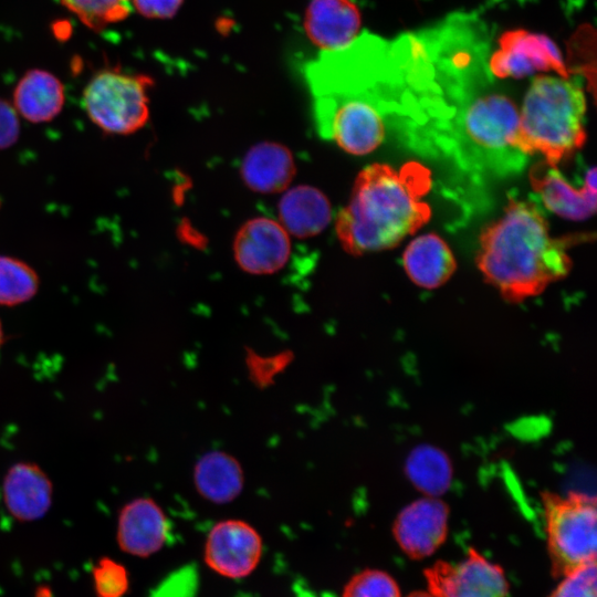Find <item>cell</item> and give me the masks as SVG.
Wrapping results in <instances>:
<instances>
[{"mask_svg": "<svg viewBox=\"0 0 597 597\" xmlns=\"http://www.w3.org/2000/svg\"><path fill=\"white\" fill-rule=\"evenodd\" d=\"M431 182L430 170L418 161L398 169L380 163L366 166L335 220L342 248L362 255L394 248L415 233L431 217L425 200Z\"/></svg>", "mask_w": 597, "mask_h": 597, "instance_id": "1", "label": "cell"}, {"mask_svg": "<svg viewBox=\"0 0 597 597\" xmlns=\"http://www.w3.org/2000/svg\"><path fill=\"white\" fill-rule=\"evenodd\" d=\"M573 240L551 237L535 202L511 198L503 214L481 232L476 264L504 300L522 302L568 274Z\"/></svg>", "mask_w": 597, "mask_h": 597, "instance_id": "2", "label": "cell"}, {"mask_svg": "<svg viewBox=\"0 0 597 597\" xmlns=\"http://www.w3.org/2000/svg\"><path fill=\"white\" fill-rule=\"evenodd\" d=\"M586 97L577 81L537 75L519 111L517 146L527 157L541 154L557 166L586 140Z\"/></svg>", "mask_w": 597, "mask_h": 597, "instance_id": "3", "label": "cell"}, {"mask_svg": "<svg viewBox=\"0 0 597 597\" xmlns=\"http://www.w3.org/2000/svg\"><path fill=\"white\" fill-rule=\"evenodd\" d=\"M519 109L506 95L484 92L464 97L449 126L450 146L472 169L507 174L527 159L517 146Z\"/></svg>", "mask_w": 597, "mask_h": 597, "instance_id": "4", "label": "cell"}, {"mask_svg": "<svg viewBox=\"0 0 597 597\" xmlns=\"http://www.w3.org/2000/svg\"><path fill=\"white\" fill-rule=\"evenodd\" d=\"M547 551L554 577H564L596 562V500L572 491L542 494Z\"/></svg>", "mask_w": 597, "mask_h": 597, "instance_id": "5", "label": "cell"}, {"mask_svg": "<svg viewBox=\"0 0 597 597\" xmlns=\"http://www.w3.org/2000/svg\"><path fill=\"white\" fill-rule=\"evenodd\" d=\"M153 80L119 69L96 73L83 92V106L93 124L116 135L133 134L149 118L148 92Z\"/></svg>", "mask_w": 597, "mask_h": 597, "instance_id": "6", "label": "cell"}, {"mask_svg": "<svg viewBox=\"0 0 597 597\" xmlns=\"http://www.w3.org/2000/svg\"><path fill=\"white\" fill-rule=\"evenodd\" d=\"M488 69L498 78H523L536 72H554L570 77L557 45L545 34L514 29L501 34Z\"/></svg>", "mask_w": 597, "mask_h": 597, "instance_id": "7", "label": "cell"}, {"mask_svg": "<svg viewBox=\"0 0 597 597\" xmlns=\"http://www.w3.org/2000/svg\"><path fill=\"white\" fill-rule=\"evenodd\" d=\"M428 590L439 597H507L509 583L503 569L474 548L455 564L436 562L425 570Z\"/></svg>", "mask_w": 597, "mask_h": 597, "instance_id": "8", "label": "cell"}, {"mask_svg": "<svg viewBox=\"0 0 597 597\" xmlns=\"http://www.w3.org/2000/svg\"><path fill=\"white\" fill-rule=\"evenodd\" d=\"M262 538L242 520H223L209 531L203 558L209 568L228 578L249 576L262 556Z\"/></svg>", "mask_w": 597, "mask_h": 597, "instance_id": "9", "label": "cell"}, {"mask_svg": "<svg viewBox=\"0 0 597 597\" xmlns=\"http://www.w3.org/2000/svg\"><path fill=\"white\" fill-rule=\"evenodd\" d=\"M449 509L437 496L408 504L397 515L392 533L402 552L412 559L432 555L446 541Z\"/></svg>", "mask_w": 597, "mask_h": 597, "instance_id": "10", "label": "cell"}, {"mask_svg": "<svg viewBox=\"0 0 597 597\" xmlns=\"http://www.w3.org/2000/svg\"><path fill=\"white\" fill-rule=\"evenodd\" d=\"M233 252L235 262L243 271L258 275L273 274L286 264L291 241L280 222L258 217L239 229Z\"/></svg>", "mask_w": 597, "mask_h": 597, "instance_id": "11", "label": "cell"}, {"mask_svg": "<svg viewBox=\"0 0 597 597\" xmlns=\"http://www.w3.org/2000/svg\"><path fill=\"white\" fill-rule=\"evenodd\" d=\"M530 181L543 205L565 219L585 220L596 211L594 167L586 171L582 186L575 187L561 174L557 166L544 160L531 169Z\"/></svg>", "mask_w": 597, "mask_h": 597, "instance_id": "12", "label": "cell"}, {"mask_svg": "<svg viewBox=\"0 0 597 597\" xmlns=\"http://www.w3.org/2000/svg\"><path fill=\"white\" fill-rule=\"evenodd\" d=\"M169 522L163 509L149 498H138L121 511L117 523V543L133 556L148 557L167 541Z\"/></svg>", "mask_w": 597, "mask_h": 597, "instance_id": "13", "label": "cell"}, {"mask_svg": "<svg viewBox=\"0 0 597 597\" xmlns=\"http://www.w3.org/2000/svg\"><path fill=\"white\" fill-rule=\"evenodd\" d=\"M362 15L353 0H311L304 15L308 39L322 51L342 49L359 36Z\"/></svg>", "mask_w": 597, "mask_h": 597, "instance_id": "14", "label": "cell"}, {"mask_svg": "<svg viewBox=\"0 0 597 597\" xmlns=\"http://www.w3.org/2000/svg\"><path fill=\"white\" fill-rule=\"evenodd\" d=\"M52 485L44 472L32 463H18L6 474L3 500L19 521H35L49 510Z\"/></svg>", "mask_w": 597, "mask_h": 597, "instance_id": "15", "label": "cell"}, {"mask_svg": "<svg viewBox=\"0 0 597 597\" xmlns=\"http://www.w3.org/2000/svg\"><path fill=\"white\" fill-rule=\"evenodd\" d=\"M244 184L255 192L276 193L283 191L295 175L291 151L283 145L263 142L254 145L241 165Z\"/></svg>", "mask_w": 597, "mask_h": 597, "instance_id": "16", "label": "cell"}, {"mask_svg": "<svg viewBox=\"0 0 597 597\" xmlns=\"http://www.w3.org/2000/svg\"><path fill=\"white\" fill-rule=\"evenodd\" d=\"M62 82L44 70H30L18 82L13 92V107L27 121L40 124L52 121L64 106Z\"/></svg>", "mask_w": 597, "mask_h": 597, "instance_id": "17", "label": "cell"}, {"mask_svg": "<svg viewBox=\"0 0 597 597\" xmlns=\"http://www.w3.org/2000/svg\"><path fill=\"white\" fill-rule=\"evenodd\" d=\"M402 262L410 280L426 289L444 284L457 266L450 248L434 233L413 239L404 252Z\"/></svg>", "mask_w": 597, "mask_h": 597, "instance_id": "18", "label": "cell"}, {"mask_svg": "<svg viewBox=\"0 0 597 597\" xmlns=\"http://www.w3.org/2000/svg\"><path fill=\"white\" fill-rule=\"evenodd\" d=\"M279 218L287 233L302 239L311 238L322 232L331 222V203L318 189L297 186L281 198Z\"/></svg>", "mask_w": 597, "mask_h": 597, "instance_id": "19", "label": "cell"}, {"mask_svg": "<svg viewBox=\"0 0 597 597\" xmlns=\"http://www.w3.org/2000/svg\"><path fill=\"white\" fill-rule=\"evenodd\" d=\"M193 482L201 496L222 504L231 502L241 493L243 472L232 455L223 451H210L196 463Z\"/></svg>", "mask_w": 597, "mask_h": 597, "instance_id": "20", "label": "cell"}, {"mask_svg": "<svg viewBox=\"0 0 597 597\" xmlns=\"http://www.w3.org/2000/svg\"><path fill=\"white\" fill-rule=\"evenodd\" d=\"M406 470L411 482L428 496L446 492L452 476L447 455L430 446L415 449L407 460Z\"/></svg>", "mask_w": 597, "mask_h": 597, "instance_id": "21", "label": "cell"}, {"mask_svg": "<svg viewBox=\"0 0 597 597\" xmlns=\"http://www.w3.org/2000/svg\"><path fill=\"white\" fill-rule=\"evenodd\" d=\"M39 287V279L23 261L0 255V304L18 305L32 298Z\"/></svg>", "mask_w": 597, "mask_h": 597, "instance_id": "22", "label": "cell"}, {"mask_svg": "<svg viewBox=\"0 0 597 597\" xmlns=\"http://www.w3.org/2000/svg\"><path fill=\"white\" fill-rule=\"evenodd\" d=\"M77 19L93 31H102L128 17L132 0H60Z\"/></svg>", "mask_w": 597, "mask_h": 597, "instance_id": "23", "label": "cell"}, {"mask_svg": "<svg viewBox=\"0 0 597 597\" xmlns=\"http://www.w3.org/2000/svg\"><path fill=\"white\" fill-rule=\"evenodd\" d=\"M342 597H400L396 580L386 572L365 569L354 575Z\"/></svg>", "mask_w": 597, "mask_h": 597, "instance_id": "24", "label": "cell"}, {"mask_svg": "<svg viewBox=\"0 0 597 597\" xmlns=\"http://www.w3.org/2000/svg\"><path fill=\"white\" fill-rule=\"evenodd\" d=\"M92 576L97 597H123L128 590L127 569L112 558H101L94 565Z\"/></svg>", "mask_w": 597, "mask_h": 597, "instance_id": "25", "label": "cell"}, {"mask_svg": "<svg viewBox=\"0 0 597 597\" xmlns=\"http://www.w3.org/2000/svg\"><path fill=\"white\" fill-rule=\"evenodd\" d=\"M596 562L563 577L548 597H597Z\"/></svg>", "mask_w": 597, "mask_h": 597, "instance_id": "26", "label": "cell"}, {"mask_svg": "<svg viewBox=\"0 0 597 597\" xmlns=\"http://www.w3.org/2000/svg\"><path fill=\"white\" fill-rule=\"evenodd\" d=\"M20 123L14 107L0 98V150L9 148L19 138Z\"/></svg>", "mask_w": 597, "mask_h": 597, "instance_id": "27", "label": "cell"}, {"mask_svg": "<svg viewBox=\"0 0 597 597\" xmlns=\"http://www.w3.org/2000/svg\"><path fill=\"white\" fill-rule=\"evenodd\" d=\"M182 0H132L133 9L150 19L171 18L179 10Z\"/></svg>", "mask_w": 597, "mask_h": 597, "instance_id": "28", "label": "cell"}, {"mask_svg": "<svg viewBox=\"0 0 597 597\" xmlns=\"http://www.w3.org/2000/svg\"><path fill=\"white\" fill-rule=\"evenodd\" d=\"M407 597H439V596L432 594L429 590L428 591L421 590V591H413L410 595H408Z\"/></svg>", "mask_w": 597, "mask_h": 597, "instance_id": "29", "label": "cell"}, {"mask_svg": "<svg viewBox=\"0 0 597 597\" xmlns=\"http://www.w3.org/2000/svg\"><path fill=\"white\" fill-rule=\"evenodd\" d=\"M2 337H3V334H2V328H1V324H0V346H1V343H2Z\"/></svg>", "mask_w": 597, "mask_h": 597, "instance_id": "30", "label": "cell"}]
</instances>
